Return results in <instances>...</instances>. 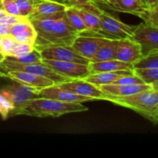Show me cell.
Instances as JSON below:
<instances>
[{
    "instance_id": "ee69618b",
    "label": "cell",
    "mask_w": 158,
    "mask_h": 158,
    "mask_svg": "<svg viewBox=\"0 0 158 158\" xmlns=\"http://www.w3.org/2000/svg\"><path fill=\"white\" fill-rule=\"evenodd\" d=\"M0 6H2V0H0Z\"/></svg>"
},
{
    "instance_id": "ba28073f",
    "label": "cell",
    "mask_w": 158,
    "mask_h": 158,
    "mask_svg": "<svg viewBox=\"0 0 158 158\" xmlns=\"http://www.w3.org/2000/svg\"><path fill=\"white\" fill-rule=\"evenodd\" d=\"M42 62L58 74L71 80H83L91 73L89 65L54 60H42Z\"/></svg>"
},
{
    "instance_id": "4dcf8cb0",
    "label": "cell",
    "mask_w": 158,
    "mask_h": 158,
    "mask_svg": "<svg viewBox=\"0 0 158 158\" xmlns=\"http://www.w3.org/2000/svg\"><path fill=\"white\" fill-rule=\"evenodd\" d=\"M145 83L140 77H137L134 74H130V75L123 76L117 79L116 81L113 83V84H125V85H132V84H141Z\"/></svg>"
},
{
    "instance_id": "d6a6232c",
    "label": "cell",
    "mask_w": 158,
    "mask_h": 158,
    "mask_svg": "<svg viewBox=\"0 0 158 158\" xmlns=\"http://www.w3.org/2000/svg\"><path fill=\"white\" fill-rule=\"evenodd\" d=\"M34 49H35V48H34L33 45L17 43L16 45L14 46L10 56H17L24 55V54L29 53V52H32Z\"/></svg>"
},
{
    "instance_id": "ffe728a7",
    "label": "cell",
    "mask_w": 158,
    "mask_h": 158,
    "mask_svg": "<svg viewBox=\"0 0 158 158\" xmlns=\"http://www.w3.org/2000/svg\"><path fill=\"white\" fill-rule=\"evenodd\" d=\"M118 40H116V39H112L105 43L93 56V58L90 60V63L116 60Z\"/></svg>"
},
{
    "instance_id": "ac0fdd59",
    "label": "cell",
    "mask_w": 158,
    "mask_h": 158,
    "mask_svg": "<svg viewBox=\"0 0 158 158\" xmlns=\"http://www.w3.org/2000/svg\"><path fill=\"white\" fill-rule=\"evenodd\" d=\"M91 73L100 72H114L119 70L134 71V65L131 63H123L117 60H108V61L90 63L89 65Z\"/></svg>"
},
{
    "instance_id": "cb8c5ba5",
    "label": "cell",
    "mask_w": 158,
    "mask_h": 158,
    "mask_svg": "<svg viewBox=\"0 0 158 158\" xmlns=\"http://www.w3.org/2000/svg\"><path fill=\"white\" fill-rule=\"evenodd\" d=\"M134 73L135 75L140 77L145 83L152 84L154 82L158 81V67L155 68H134Z\"/></svg>"
},
{
    "instance_id": "9a60e30c",
    "label": "cell",
    "mask_w": 158,
    "mask_h": 158,
    "mask_svg": "<svg viewBox=\"0 0 158 158\" xmlns=\"http://www.w3.org/2000/svg\"><path fill=\"white\" fill-rule=\"evenodd\" d=\"M103 93L109 97H123L152 89V85L148 83L141 84H106L99 86Z\"/></svg>"
},
{
    "instance_id": "836d02e7",
    "label": "cell",
    "mask_w": 158,
    "mask_h": 158,
    "mask_svg": "<svg viewBox=\"0 0 158 158\" xmlns=\"http://www.w3.org/2000/svg\"><path fill=\"white\" fill-rule=\"evenodd\" d=\"M31 26V23L29 19L24 20V21L19 22L11 26L10 29V35H15L16 34L21 33L27 30L28 28Z\"/></svg>"
},
{
    "instance_id": "e0dca14e",
    "label": "cell",
    "mask_w": 158,
    "mask_h": 158,
    "mask_svg": "<svg viewBox=\"0 0 158 158\" xmlns=\"http://www.w3.org/2000/svg\"><path fill=\"white\" fill-rule=\"evenodd\" d=\"M134 73V71L131 70H119L114 71V72H100L90 73L88 77L83 80L97 86H102V85L111 84L114 81L119 79L120 77L126 75Z\"/></svg>"
},
{
    "instance_id": "5bb4252c",
    "label": "cell",
    "mask_w": 158,
    "mask_h": 158,
    "mask_svg": "<svg viewBox=\"0 0 158 158\" xmlns=\"http://www.w3.org/2000/svg\"><path fill=\"white\" fill-rule=\"evenodd\" d=\"M3 77H7L14 81L36 89H42L56 84L52 80L46 77L23 71H9L4 74Z\"/></svg>"
},
{
    "instance_id": "d590c367",
    "label": "cell",
    "mask_w": 158,
    "mask_h": 158,
    "mask_svg": "<svg viewBox=\"0 0 158 158\" xmlns=\"http://www.w3.org/2000/svg\"><path fill=\"white\" fill-rule=\"evenodd\" d=\"M97 2L101 6H106V8L110 9V10L116 11L117 9V0H96Z\"/></svg>"
},
{
    "instance_id": "52a82bcc",
    "label": "cell",
    "mask_w": 158,
    "mask_h": 158,
    "mask_svg": "<svg viewBox=\"0 0 158 158\" xmlns=\"http://www.w3.org/2000/svg\"><path fill=\"white\" fill-rule=\"evenodd\" d=\"M110 39L100 32L85 31L80 32L72 44V47L85 58L90 60L100 47Z\"/></svg>"
},
{
    "instance_id": "3957f363",
    "label": "cell",
    "mask_w": 158,
    "mask_h": 158,
    "mask_svg": "<svg viewBox=\"0 0 158 158\" xmlns=\"http://www.w3.org/2000/svg\"><path fill=\"white\" fill-rule=\"evenodd\" d=\"M107 101L132 110L154 123L158 110V90L151 89L128 97H109Z\"/></svg>"
},
{
    "instance_id": "6da1fadb",
    "label": "cell",
    "mask_w": 158,
    "mask_h": 158,
    "mask_svg": "<svg viewBox=\"0 0 158 158\" xmlns=\"http://www.w3.org/2000/svg\"><path fill=\"white\" fill-rule=\"evenodd\" d=\"M66 11L29 20L36 32L34 48L40 51L54 46H72L79 32L70 24Z\"/></svg>"
},
{
    "instance_id": "7c38bea8",
    "label": "cell",
    "mask_w": 158,
    "mask_h": 158,
    "mask_svg": "<svg viewBox=\"0 0 158 158\" xmlns=\"http://www.w3.org/2000/svg\"><path fill=\"white\" fill-rule=\"evenodd\" d=\"M140 44L131 38L120 39L118 40L116 60L134 65L143 58Z\"/></svg>"
},
{
    "instance_id": "7402d4cb",
    "label": "cell",
    "mask_w": 158,
    "mask_h": 158,
    "mask_svg": "<svg viewBox=\"0 0 158 158\" xmlns=\"http://www.w3.org/2000/svg\"><path fill=\"white\" fill-rule=\"evenodd\" d=\"M65 11H66V15L69 22L79 33L88 30L86 26L84 24L82 19L77 14V12H76L75 9L72 6L69 5Z\"/></svg>"
},
{
    "instance_id": "f1b7e54d",
    "label": "cell",
    "mask_w": 158,
    "mask_h": 158,
    "mask_svg": "<svg viewBox=\"0 0 158 158\" xmlns=\"http://www.w3.org/2000/svg\"><path fill=\"white\" fill-rule=\"evenodd\" d=\"M13 110V104L0 92V115L2 119L5 120L9 118Z\"/></svg>"
},
{
    "instance_id": "8d00e7d4",
    "label": "cell",
    "mask_w": 158,
    "mask_h": 158,
    "mask_svg": "<svg viewBox=\"0 0 158 158\" xmlns=\"http://www.w3.org/2000/svg\"><path fill=\"white\" fill-rule=\"evenodd\" d=\"M10 29L11 25L0 23V35L3 37L10 35Z\"/></svg>"
},
{
    "instance_id": "30bf717a",
    "label": "cell",
    "mask_w": 158,
    "mask_h": 158,
    "mask_svg": "<svg viewBox=\"0 0 158 158\" xmlns=\"http://www.w3.org/2000/svg\"><path fill=\"white\" fill-rule=\"evenodd\" d=\"M42 60H54L89 65L90 60L77 52L71 46H54L40 51Z\"/></svg>"
},
{
    "instance_id": "ab89813d",
    "label": "cell",
    "mask_w": 158,
    "mask_h": 158,
    "mask_svg": "<svg viewBox=\"0 0 158 158\" xmlns=\"http://www.w3.org/2000/svg\"><path fill=\"white\" fill-rule=\"evenodd\" d=\"M151 85H152V89H155V90H158V81L154 82Z\"/></svg>"
},
{
    "instance_id": "2e32d148",
    "label": "cell",
    "mask_w": 158,
    "mask_h": 158,
    "mask_svg": "<svg viewBox=\"0 0 158 158\" xmlns=\"http://www.w3.org/2000/svg\"><path fill=\"white\" fill-rule=\"evenodd\" d=\"M32 12L27 17L29 20L65 11L69 5L60 0H32Z\"/></svg>"
},
{
    "instance_id": "9c48e42d",
    "label": "cell",
    "mask_w": 158,
    "mask_h": 158,
    "mask_svg": "<svg viewBox=\"0 0 158 158\" xmlns=\"http://www.w3.org/2000/svg\"><path fill=\"white\" fill-rule=\"evenodd\" d=\"M140 44L143 56L158 51V28L142 23L136 26L132 38Z\"/></svg>"
},
{
    "instance_id": "d4e9b609",
    "label": "cell",
    "mask_w": 158,
    "mask_h": 158,
    "mask_svg": "<svg viewBox=\"0 0 158 158\" xmlns=\"http://www.w3.org/2000/svg\"><path fill=\"white\" fill-rule=\"evenodd\" d=\"M63 2L69 6L83 8V9L91 11L97 15H100L103 9L96 0H63Z\"/></svg>"
},
{
    "instance_id": "44dd1931",
    "label": "cell",
    "mask_w": 158,
    "mask_h": 158,
    "mask_svg": "<svg viewBox=\"0 0 158 158\" xmlns=\"http://www.w3.org/2000/svg\"><path fill=\"white\" fill-rule=\"evenodd\" d=\"M73 7L82 19L84 24L87 27L88 30L95 32H100L101 21H100L99 15L91 12V11L87 10V9H83V8L77 7V6H73Z\"/></svg>"
},
{
    "instance_id": "5b68a950",
    "label": "cell",
    "mask_w": 158,
    "mask_h": 158,
    "mask_svg": "<svg viewBox=\"0 0 158 158\" xmlns=\"http://www.w3.org/2000/svg\"><path fill=\"white\" fill-rule=\"evenodd\" d=\"M39 89H40L31 87L18 82L2 88L0 92L14 106V110L11 114V117L20 115L22 110L31 100L40 97L38 94Z\"/></svg>"
},
{
    "instance_id": "d6986e66",
    "label": "cell",
    "mask_w": 158,
    "mask_h": 158,
    "mask_svg": "<svg viewBox=\"0 0 158 158\" xmlns=\"http://www.w3.org/2000/svg\"><path fill=\"white\" fill-rule=\"evenodd\" d=\"M117 12H126L141 17L149 9L143 0H117Z\"/></svg>"
},
{
    "instance_id": "4fadbf2b",
    "label": "cell",
    "mask_w": 158,
    "mask_h": 158,
    "mask_svg": "<svg viewBox=\"0 0 158 158\" xmlns=\"http://www.w3.org/2000/svg\"><path fill=\"white\" fill-rule=\"evenodd\" d=\"M38 94L40 97H43V98L52 99V100L67 102V103H83V102L96 100L92 97H83V96L73 94L68 90H65L58 87L56 85L40 89Z\"/></svg>"
},
{
    "instance_id": "8992f818",
    "label": "cell",
    "mask_w": 158,
    "mask_h": 158,
    "mask_svg": "<svg viewBox=\"0 0 158 158\" xmlns=\"http://www.w3.org/2000/svg\"><path fill=\"white\" fill-rule=\"evenodd\" d=\"M101 21L100 33L110 39L132 38L136 26L125 24L116 15L102 9L99 15Z\"/></svg>"
},
{
    "instance_id": "484cf974",
    "label": "cell",
    "mask_w": 158,
    "mask_h": 158,
    "mask_svg": "<svg viewBox=\"0 0 158 158\" xmlns=\"http://www.w3.org/2000/svg\"><path fill=\"white\" fill-rule=\"evenodd\" d=\"M134 67L137 69L158 67V51L151 52L143 56L138 62L134 63Z\"/></svg>"
},
{
    "instance_id": "f546056e",
    "label": "cell",
    "mask_w": 158,
    "mask_h": 158,
    "mask_svg": "<svg viewBox=\"0 0 158 158\" xmlns=\"http://www.w3.org/2000/svg\"><path fill=\"white\" fill-rule=\"evenodd\" d=\"M17 42L15 41L12 36L10 35L2 37V42L1 46V52L5 55V56H10L14 46L16 45Z\"/></svg>"
},
{
    "instance_id": "83f0119b",
    "label": "cell",
    "mask_w": 158,
    "mask_h": 158,
    "mask_svg": "<svg viewBox=\"0 0 158 158\" xmlns=\"http://www.w3.org/2000/svg\"><path fill=\"white\" fill-rule=\"evenodd\" d=\"M140 19H142L144 23L158 28V2L143 13Z\"/></svg>"
},
{
    "instance_id": "60d3db41",
    "label": "cell",
    "mask_w": 158,
    "mask_h": 158,
    "mask_svg": "<svg viewBox=\"0 0 158 158\" xmlns=\"http://www.w3.org/2000/svg\"><path fill=\"white\" fill-rule=\"evenodd\" d=\"M5 55L3 53H2L1 52H0V63H1L2 61H3V60H4V59H5Z\"/></svg>"
},
{
    "instance_id": "b9f144b4",
    "label": "cell",
    "mask_w": 158,
    "mask_h": 158,
    "mask_svg": "<svg viewBox=\"0 0 158 158\" xmlns=\"http://www.w3.org/2000/svg\"><path fill=\"white\" fill-rule=\"evenodd\" d=\"M154 123H158V110H157V114H156V116H155V120H154Z\"/></svg>"
},
{
    "instance_id": "f35d334b",
    "label": "cell",
    "mask_w": 158,
    "mask_h": 158,
    "mask_svg": "<svg viewBox=\"0 0 158 158\" xmlns=\"http://www.w3.org/2000/svg\"><path fill=\"white\" fill-rule=\"evenodd\" d=\"M7 15V12L4 10L2 6H0V18H2L3 16Z\"/></svg>"
},
{
    "instance_id": "e575fe53",
    "label": "cell",
    "mask_w": 158,
    "mask_h": 158,
    "mask_svg": "<svg viewBox=\"0 0 158 158\" xmlns=\"http://www.w3.org/2000/svg\"><path fill=\"white\" fill-rule=\"evenodd\" d=\"M2 6L9 15H20L19 10L14 0H2Z\"/></svg>"
},
{
    "instance_id": "603a6c76",
    "label": "cell",
    "mask_w": 158,
    "mask_h": 158,
    "mask_svg": "<svg viewBox=\"0 0 158 158\" xmlns=\"http://www.w3.org/2000/svg\"><path fill=\"white\" fill-rule=\"evenodd\" d=\"M5 59L12 60V61L16 62V63H22V64L39 63V62L42 61V56L41 54H40V52L35 49H34L32 52L24 54V55L17 56H7L5 57Z\"/></svg>"
},
{
    "instance_id": "8fae6325",
    "label": "cell",
    "mask_w": 158,
    "mask_h": 158,
    "mask_svg": "<svg viewBox=\"0 0 158 158\" xmlns=\"http://www.w3.org/2000/svg\"><path fill=\"white\" fill-rule=\"evenodd\" d=\"M55 85L65 90L83 97H92L96 100H107V96L102 92L99 86H95L84 80H73Z\"/></svg>"
},
{
    "instance_id": "74e56055",
    "label": "cell",
    "mask_w": 158,
    "mask_h": 158,
    "mask_svg": "<svg viewBox=\"0 0 158 158\" xmlns=\"http://www.w3.org/2000/svg\"><path fill=\"white\" fill-rule=\"evenodd\" d=\"M143 1L149 9L152 7L153 6H154L156 3L158 2V0H143Z\"/></svg>"
},
{
    "instance_id": "7bdbcfd3",
    "label": "cell",
    "mask_w": 158,
    "mask_h": 158,
    "mask_svg": "<svg viewBox=\"0 0 158 158\" xmlns=\"http://www.w3.org/2000/svg\"><path fill=\"white\" fill-rule=\"evenodd\" d=\"M2 36L0 35V52H1V46H2Z\"/></svg>"
},
{
    "instance_id": "7a4b0ae2",
    "label": "cell",
    "mask_w": 158,
    "mask_h": 158,
    "mask_svg": "<svg viewBox=\"0 0 158 158\" xmlns=\"http://www.w3.org/2000/svg\"><path fill=\"white\" fill-rule=\"evenodd\" d=\"M88 107L82 103H67L52 99L36 97L29 102L20 115L36 117H58L71 113L87 111Z\"/></svg>"
},
{
    "instance_id": "277c9868",
    "label": "cell",
    "mask_w": 158,
    "mask_h": 158,
    "mask_svg": "<svg viewBox=\"0 0 158 158\" xmlns=\"http://www.w3.org/2000/svg\"><path fill=\"white\" fill-rule=\"evenodd\" d=\"M9 71H23V72L30 73L49 79L52 80L56 84L73 80L68 77L58 74L55 71L48 67L42 61L39 63L22 64V63L4 59V60L0 63V77H4V74Z\"/></svg>"
},
{
    "instance_id": "4316f807",
    "label": "cell",
    "mask_w": 158,
    "mask_h": 158,
    "mask_svg": "<svg viewBox=\"0 0 158 158\" xmlns=\"http://www.w3.org/2000/svg\"><path fill=\"white\" fill-rule=\"evenodd\" d=\"M36 32H35V29H34L32 23H31V26L28 28L27 30H26L23 32H21V33L12 35V38L15 40V42L19 43H26V44H30L34 46L35 39H36Z\"/></svg>"
},
{
    "instance_id": "1f68e13d",
    "label": "cell",
    "mask_w": 158,
    "mask_h": 158,
    "mask_svg": "<svg viewBox=\"0 0 158 158\" xmlns=\"http://www.w3.org/2000/svg\"><path fill=\"white\" fill-rule=\"evenodd\" d=\"M19 10L20 15L28 17L32 11V0H14Z\"/></svg>"
}]
</instances>
